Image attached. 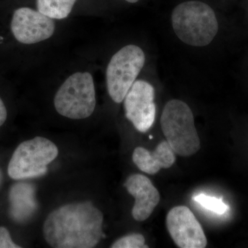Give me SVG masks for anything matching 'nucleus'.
I'll use <instances>...</instances> for the list:
<instances>
[{"label":"nucleus","mask_w":248,"mask_h":248,"mask_svg":"<svg viewBox=\"0 0 248 248\" xmlns=\"http://www.w3.org/2000/svg\"><path fill=\"white\" fill-rule=\"evenodd\" d=\"M104 215L91 201L65 204L46 218L43 234L54 248H93L104 237Z\"/></svg>","instance_id":"1"},{"label":"nucleus","mask_w":248,"mask_h":248,"mask_svg":"<svg viewBox=\"0 0 248 248\" xmlns=\"http://www.w3.org/2000/svg\"><path fill=\"white\" fill-rule=\"evenodd\" d=\"M171 20L178 38L187 45H210L218 32L215 12L202 1H188L178 5L173 10Z\"/></svg>","instance_id":"2"},{"label":"nucleus","mask_w":248,"mask_h":248,"mask_svg":"<svg viewBox=\"0 0 248 248\" xmlns=\"http://www.w3.org/2000/svg\"><path fill=\"white\" fill-rule=\"evenodd\" d=\"M163 133L174 153L190 156L200 151V139L193 113L183 101L172 99L165 106L161 117Z\"/></svg>","instance_id":"3"},{"label":"nucleus","mask_w":248,"mask_h":248,"mask_svg":"<svg viewBox=\"0 0 248 248\" xmlns=\"http://www.w3.org/2000/svg\"><path fill=\"white\" fill-rule=\"evenodd\" d=\"M59 149L53 141L35 137L22 142L15 150L7 172L14 180L40 177L48 171V166L58 157Z\"/></svg>","instance_id":"4"},{"label":"nucleus","mask_w":248,"mask_h":248,"mask_svg":"<svg viewBox=\"0 0 248 248\" xmlns=\"http://www.w3.org/2000/svg\"><path fill=\"white\" fill-rule=\"evenodd\" d=\"M54 106L60 115L71 120H83L92 115L96 107L95 90L89 73H76L58 90Z\"/></svg>","instance_id":"5"},{"label":"nucleus","mask_w":248,"mask_h":248,"mask_svg":"<svg viewBox=\"0 0 248 248\" xmlns=\"http://www.w3.org/2000/svg\"><path fill=\"white\" fill-rule=\"evenodd\" d=\"M145 60L143 50L135 45L125 46L113 55L108 66L107 81L109 95L114 102H123L144 66Z\"/></svg>","instance_id":"6"},{"label":"nucleus","mask_w":248,"mask_h":248,"mask_svg":"<svg viewBox=\"0 0 248 248\" xmlns=\"http://www.w3.org/2000/svg\"><path fill=\"white\" fill-rule=\"evenodd\" d=\"M155 97L153 86L146 81L138 80L124 98L125 117L141 133H146L154 124L156 117Z\"/></svg>","instance_id":"7"},{"label":"nucleus","mask_w":248,"mask_h":248,"mask_svg":"<svg viewBox=\"0 0 248 248\" xmlns=\"http://www.w3.org/2000/svg\"><path fill=\"white\" fill-rule=\"evenodd\" d=\"M166 226L178 247H206L208 241L203 228L187 207L179 205L171 209L166 217Z\"/></svg>","instance_id":"8"},{"label":"nucleus","mask_w":248,"mask_h":248,"mask_svg":"<svg viewBox=\"0 0 248 248\" xmlns=\"http://www.w3.org/2000/svg\"><path fill=\"white\" fill-rule=\"evenodd\" d=\"M15 38L24 45H32L50 38L55 32L52 18L30 8L15 11L11 23Z\"/></svg>","instance_id":"9"},{"label":"nucleus","mask_w":248,"mask_h":248,"mask_svg":"<svg viewBox=\"0 0 248 248\" xmlns=\"http://www.w3.org/2000/svg\"><path fill=\"white\" fill-rule=\"evenodd\" d=\"M124 186L135 200L133 218L140 222L149 218L160 201L159 191L151 181L143 174H134L127 178Z\"/></svg>","instance_id":"10"},{"label":"nucleus","mask_w":248,"mask_h":248,"mask_svg":"<svg viewBox=\"0 0 248 248\" xmlns=\"http://www.w3.org/2000/svg\"><path fill=\"white\" fill-rule=\"evenodd\" d=\"M172 148L167 141H161L153 152L137 147L133 154L134 164L142 172L155 174L162 169H169L176 161Z\"/></svg>","instance_id":"11"},{"label":"nucleus","mask_w":248,"mask_h":248,"mask_svg":"<svg viewBox=\"0 0 248 248\" xmlns=\"http://www.w3.org/2000/svg\"><path fill=\"white\" fill-rule=\"evenodd\" d=\"M77 0H37L38 11L52 19H62L71 14Z\"/></svg>","instance_id":"12"},{"label":"nucleus","mask_w":248,"mask_h":248,"mask_svg":"<svg viewBox=\"0 0 248 248\" xmlns=\"http://www.w3.org/2000/svg\"><path fill=\"white\" fill-rule=\"evenodd\" d=\"M194 200L203 207L206 210H210L213 213L223 215L228 211L229 207L226 205L221 199L216 198V197H210L203 194L195 196Z\"/></svg>","instance_id":"13"},{"label":"nucleus","mask_w":248,"mask_h":248,"mask_svg":"<svg viewBox=\"0 0 248 248\" xmlns=\"http://www.w3.org/2000/svg\"><path fill=\"white\" fill-rule=\"evenodd\" d=\"M112 248H148L145 244L143 235L135 233L124 236L115 241L111 246Z\"/></svg>","instance_id":"14"},{"label":"nucleus","mask_w":248,"mask_h":248,"mask_svg":"<svg viewBox=\"0 0 248 248\" xmlns=\"http://www.w3.org/2000/svg\"><path fill=\"white\" fill-rule=\"evenodd\" d=\"M13 241L9 230L4 226H0V248H21Z\"/></svg>","instance_id":"15"},{"label":"nucleus","mask_w":248,"mask_h":248,"mask_svg":"<svg viewBox=\"0 0 248 248\" xmlns=\"http://www.w3.org/2000/svg\"><path fill=\"white\" fill-rule=\"evenodd\" d=\"M8 112L4 102L0 97V127L4 125L7 120Z\"/></svg>","instance_id":"16"},{"label":"nucleus","mask_w":248,"mask_h":248,"mask_svg":"<svg viewBox=\"0 0 248 248\" xmlns=\"http://www.w3.org/2000/svg\"><path fill=\"white\" fill-rule=\"evenodd\" d=\"M3 179H4V177H3V173L1 172V169H0V187H1V185H2Z\"/></svg>","instance_id":"17"},{"label":"nucleus","mask_w":248,"mask_h":248,"mask_svg":"<svg viewBox=\"0 0 248 248\" xmlns=\"http://www.w3.org/2000/svg\"><path fill=\"white\" fill-rule=\"evenodd\" d=\"M125 1H127L128 2L130 3H136L138 2L139 0H125Z\"/></svg>","instance_id":"18"}]
</instances>
